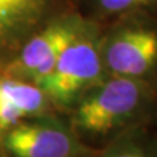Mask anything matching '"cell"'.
Returning a JSON list of instances; mask_svg holds the SVG:
<instances>
[{
  "instance_id": "1",
  "label": "cell",
  "mask_w": 157,
  "mask_h": 157,
  "mask_svg": "<svg viewBox=\"0 0 157 157\" xmlns=\"http://www.w3.org/2000/svg\"><path fill=\"white\" fill-rule=\"evenodd\" d=\"M67 118L81 143L100 151L136 126L157 124V88L106 75L82 93Z\"/></svg>"
},
{
  "instance_id": "2",
  "label": "cell",
  "mask_w": 157,
  "mask_h": 157,
  "mask_svg": "<svg viewBox=\"0 0 157 157\" xmlns=\"http://www.w3.org/2000/svg\"><path fill=\"white\" fill-rule=\"evenodd\" d=\"M102 34L84 21L39 86L54 109L67 114L88 88L106 76L101 56Z\"/></svg>"
},
{
  "instance_id": "3",
  "label": "cell",
  "mask_w": 157,
  "mask_h": 157,
  "mask_svg": "<svg viewBox=\"0 0 157 157\" xmlns=\"http://www.w3.org/2000/svg\"><path fill=\"white\" fill-rule=\"evenodd\" d=\"M97 152L81 143L67 114L59 111L28 118L0 136V157H82Z\"/></svg>"
},
{
  "instance_id": "4",
  "label": "cell",
  "mask_w": 157,
  "mask_h": 157,
  "mask_svg": "<svg viewBox=\"0 0 157 157\" xmlns=\"http://www.w3.org/2000/svg\"><path fill=\"white\" fill-rule=\"evenodd\" d=\"M101 56L106 75L145 81L157 88V26L128 22L102 36Z\"/></svg>"
},
{
  "instance_id": "5",
  "label": "cell",
  "mask_w": 157,
  "mask_h": 157,
  "mask_svg": "<svg viewBox=\"0 0 157 157\" xmlns=\"http://www.w3.org/2000/svg\"><path fill=\"white\" fill-rule=\"evenodd\" d=\"M82 22L84 20L75 16L50 20L18 47L0 72L39 86L51 73L59 55L76 36Z\"/></svg>"
},
{
  "instance_id": "6",
  "label": "cell",
  "mask_w": 157,
  "mask_h": 157,
  "mask_svg": "<svg viewBox=\"0 0 157 157\" xmlns=\"http://www.w3.org/2000/svg\"><path fill=\"white\" fill-rule=\"evenodd\" d=\"M48 0H0V68L46 21Z\"/></svg>"
},
{
  "instance_id": "7",
  "label": "cell",
  "mask_w": 157,
  "mask_h": 157,
  "mask_svg": "<svg viewBox=\"0 0 157 157\" xmlns=\"http://www.w3.org/2000/svg\"><path fill=\"white\" fill-rule=\"evenodd\" d=\"M56 111L41 86L0 72V136L28 118Z\"/></svg>"
},
{
  "instance_id": "8",
  "label": "cell",
  "mask_w": 157,
  "mask_h": 157,
  "mask_svg": "<svg viewBox=\"0 0 157 157\" xmlns=\"http://www.w3.org/2000/svg\"><path fill=\"white\" fill-rule=\"evenodd\" d=\"M96 157H157V124H140L123 132Z\"/></svg>"
},
{
  "instance_id": "9",
  "label": "cell",
  "mask_w": 157,
  "mask_h": 157,
  "mask_svg": "<svg viewBox=\"0 0 157 157\" xmlns=\"http://www.w3.org/2000/svg\"><path fill=\"white\" fill-rule=\"evenodd\" d=\"M157 0H96L100 13L105 16H118L130 13L136 9L148 7Z\"/></svg>"
},
{
  "instance_id": "10",
  "label": "cell",
  "mask_w": 157,
  "mask_h": 157,
  "mask_svg": "<svg viewBox=\"0 0 157 157\" xmlns=\"http://www.w3.org/2000/svg\"><path fill=\"white\" fill-rule=\"evenodd\" d=\"M97 155V153H96ZM96 155H92V156H82V157H96Z\"/></svg>"
}]
</instances>
